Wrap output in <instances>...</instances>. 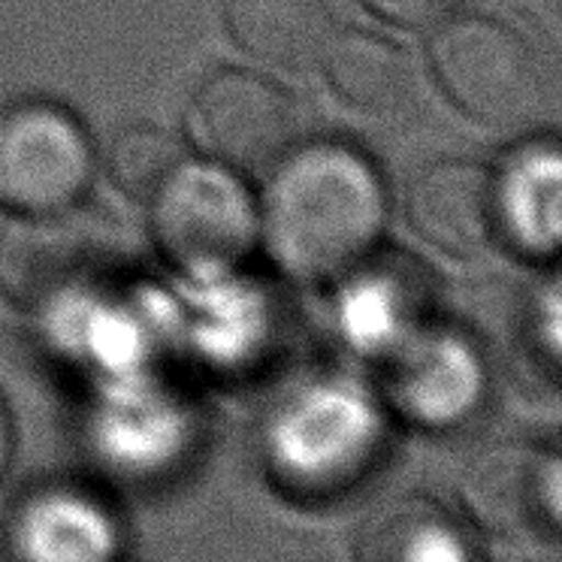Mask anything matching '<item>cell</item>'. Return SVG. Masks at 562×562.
Masks as SVG:
<instances>
[{
	"label": "cell",
	"mask_w": 562,
	"mask_h": 562,
	"mask_svg": "<svg viewBox=\"0 0 562 562\" xmlns=\"http://www.w3.org/2000/svg\"><path fill=\"white\" fill-rule=\"evenodd\" d=\"M263 231L288 276L324 281L355 269L384 227V188L360 151L342 143L291 148L272 167Z\"/></svg>",
	"instance_id": "1"
},
{
	"label": "cell",
	"mask_w": 562,
	"mask_h": 562,
	"mask_svg": "<svg viewBox=\"0 0 562 562\" xmlns=\"http://www.w3.org/2000/svg\"><path fill=\"white\" fill-rule=\"evenodd\" d=\"M119 224L94 209L19 215L0 227V294L27 312L98 291L122 267Z\"/></svg>",
	"instance_id": "2"
},
{
	"label": "cell",
	"mask_w": 562,
	"mask_h": 562,
	"mask_svg": "<svg viewBox=\"0 0 562 562\" xmlns=\"http://www.w3.org/2000/svg\"><path fill=\"white\" fill-rule=\"evenodd\" d=\"M429 61L445 98L481 127L508 131L541 110V58L536 46L502 19H453L432 40Z\"/></svg>",
	"instance_id": "3"
},
{
	"label": "cell",
	"mask_w": 562,
	"mask_h": 562,
	"mask_svg": "<svg viewBox=\"0 0 562 562\" xmlns=\"http://www.w3.org/2000/svg\"><path fill=\"white\" fill-rule=\"evenodd\" d=\"M151 233L176 267L224 272L251 248L255 209L224 167L179 160L151 194Z\"/></svg>",
	"instance_id": "4"
},
{
	"label": "cell",
	"mask_w": 562,
	"mask_h": 562,
	"mask_svg": "<svg viewBox=\"0 0 562 562\" xmlns=\"http://www.w3.org/2000/svg\"><path fill=\"white\" fill-rule=\"evenodd\" d=\"M91 167L86 127L58 103L27 100L0 115V203L15 215L79 203Z\"/></svg>",
	"instance_id": "5"
},
{
	"label": "cell",
	"mask_w": 562,
	"mask_h": 562,
	"mask_svg": "<svg viewBox=\"0 0 562 562\" xmlns=\"http://www.w3.org/2000/svg\"><path fill=\"white\" fill-rule=\"evenodd\" d=\"M188 131L221 167L263 172L296 146L300 103L263 76L221 70L191 98Z\"/></svg>",
	"instance_id": "6"
},
{
	"label": "cell",
	"mask_w": 562,
	"mask_h": 562,
	"mask_svg": "<svg viewBox=\"0 0 562 562\" xmlns=\"http://www.w3.org/2000/svg\"><path fill=\"white\" fill-rule=\"evenodd\" d=\"M375 427L367 408L342 393H315L294 403L269 436V463L288 487L330 493L360 475Z\"/></svg>",
	"instance_id": "7"
},
{
	"label": "cell",
	"mask_w": 562,
	"mask_h": 562,
	"mask_svg": "<svg viewBox=\"0 0 562 562\" xmlns=\"http://www.w3.org/2000/svg\"><path fill=\"white\" fill-rule=\"evenodd\" d=\"M560 457L524 441H499L481 451L463 472V505L496 532H560Z\"/></svg>",
	"instance_id": "8"
},
{
	"label": "cell",
	"mask_w": 562,
	"mask_h": 562,
	"mask_svg": "<svg viewBox=\"0 0 562 562\" xmlns=\"http://www.w3.org/2000/svg\"><path fill=\"white\" fill-rule=\"evenodd\" d=\"M412 231L451 257H475L499 239L496 179L469 158H439L420 167L405 191Z\"/></svg>",
	"instance_id": "9"
},
{
	"label": "cell",
	"mask_w": 562,
	"mask_h": 562,
	"mask_svg": "<svg viewBox=\"0 0 562 562\" xmlns=\"http://www.w3.org/2000/svg\"><path fill=\"white\" fill-rule=\"evenodd\" d=\"M477 391L475 357L448 336H424L405 345L387 375L391 403L420 427L453 424L477 403Z\"/></svg>",
	"instance_id": "10"
},
{
	"label": "cell",
	"mask_w": 562,
	"mask_h": 562,
	"mask_svg": "<svg viewBox=\"0 0 562 562\" xmlns=\"http://www.w3.org/2000/svg\"><path fill=\"white\" fill-rule=\"evenodd\" d=\"M13 541L22 562H112L119 529L98 499L76 490H46L22 502Z\"/></svg>",
	"instance_id": "11"
},
{
	"label": "cell",
	"mask_w": 562,
	"mask_h": 562,
	"mask_svg": "<svg viewBox=\"0 0 562 562\" xmlns=\"http://www.w3.org/2000/svg\"><path fill=\"white\" fill-rule=\"evenodd\" d=\"M496 179L499 236L517 251L553 257L560 248V148L553 139L529 143L505 160Z\"/></svg>",
	"instance_id": "12"
},
{
	"label": "cell",
	"mask_w": 562,
	"mask_h": 562,
	"mask_svg": "<svg viewBox=\"0 0 562 562\" xmlns=\"http://www.w3.org/2000/svg\"><path fill=\"white\" fill-rule=\"evenodd\" d=\"M231 37L281 70H308L333 40L327 0H224Z\"/></svg>",
	"instance_id": "13"
},
{
	"label": "cell",
	"mask_w": 562,
	"mask_h": 562,
	"mask_svg": "<svg viewBox=\"0 0 562 562\" xmlns=\"http://www.w3.org/2000/svg\"><path fill=\"white\" fill-rule=\"evenodd\" d=\"M355 562H475V550L448 508L427 496H405L363 520Z\"/></svg>",
	"instance_id": "14"
},
{
	"label": "cell",
	"mask_w": 562,
	"mask_h": 562,
	"mask_svg": "<svg viewBox=\"0 0 562 562\" xmlns=\"http://www.w3.org/2000/svg\"><path fill=\"white\" fill-rule=\"evenodd\" d=\"M321 64L336 98L367 115H393L403 110L415 91L408 55L379 34H333Z\"/></svg>",
	"instance_id": "15"
},
{
	"label": "cell",
	"mask_w": 562,
	"mask_h": 562,
	"mask_svg": "<svg viewBox=\"0 0 562 562\" xmlns=\"http://www.w3.org/2000/svg\"><path fill=\"white\" fill-rule=\"evenodd\" d=\"M179 160V146L167 131L155 124H134L110 143L106 170L124 194L151 196Z\"/></svg>",
	"instance_id": "16"
},
{
	"label": "cell",
	"mask_w": 562,
	"mask_h": 562,
	"mask_svg": "<svg viewBox=\"0 0 562 562\" xmlns=\"http://www.w3.org/2000/svg\"><path fill=\"white\" fill-rule=\"evenodd\" d=\"M363 3L393 25L420 27L451 15L463 0H363Z\"/></svg>",
	"instance_id": "17"
},
{
	"label": "cell",
	"mask_w": 562,
	"mask_h": 562,
	"mask_svg": "<svg viewBox=\"0 0 562 562\" xmlns=\"http://www.w3.org/2000/svg\"><path fill=\"white\" fill-rule=\"evenodd\" d=\"M10 457H13V432H10V420H7V412L0 408V477L10 465Z\"/></svg>",
	"instance_id": "18"
}]
</instances>
